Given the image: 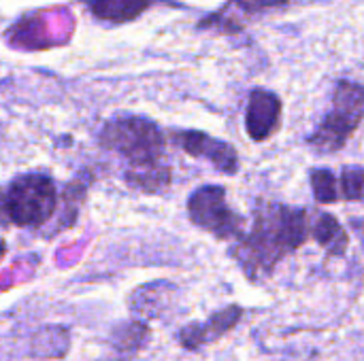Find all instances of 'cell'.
<instances>
[{
  "label": "cell",
  "instance_id": "11",
  "mask_svg": "<svg viewBox=\"0 0 364 361\" xmlns=\"http://www.w3.org/2000/svg\"><path fill=\"white\" fill-rule=\"evenodd\" d=\"M311 232H314V238L318 240V245L324 247L328 253H333V255H343L346 253L350 238H348V232L343 230V226L339 223V219L335 215L322 213L316 219Z\"/></svg>",
  "mask_w": 364,
  "mask_h": 361
},
{
  "label": "cell",
  "instance_id": "17",
  "mask_svg": "<svg viewBox=\"0 0 364 361\" xmlns=\"http://www.w3.org/2000/svg\"><path fill=\"white\" fill-rule=\"evenodd\" d=\"M232 2H235L239 9H243L245 13H258V11L284 6L288 0H232Z\"/></svg>",
  "mask_w": 364,
  "mask_h": 361
},
{
  "label": "cell",
  "instance_id": "4",
  "mask_svg": "<svg viewBox=\"0 0 364 361\" xmlns=\"http://www.w3.org/2000/svg\"><path fill=\"white\" fill-rule=\"evenodd\" d=\"M364 113V91L354 81H341L333 96V109L326 113L309 145L320 153L339 151L348 138L358 130Z\"/></svg>",
  "mask_w": 364,
  "mask_h": 361
},
{
  "label": "cell",
  "instance_id": "10",
  "mask_svg": "<svg viewBox=\"0 0 364 361\" xmlns=\"http://www.w3.org/2000/svg\"><path fill=\"white\" fill-rule=\"evenodd\" d=\"M173 294H175V287H171L166 283H151V285L136 289L130 304H132L134 313L151 319V317H160V313L168 306Z\"/></svg>",
  "mask_w": 364,
  "mask_h": 361
},
{
  "label": "cell",
  "instance_id": "7",
  "mask_svg": "<svg viewBox=\"0 0 364 361\" xmlns=\"http://www.w3.org/2000/svg\"><path fill=\"white\" fill-rule=\"evenodd\" d=\"M282 119V102L269 89H254L250 94V104L245 113V128L252 140L260 143L271 138Z\"/></svg>",
  "mask_w": 364,
  "mask_h": 361
},
{
  "label": "cell",
  "instance_id": "5",
  "mask_svg": "<svg viewBox=\"0 0 364 361\" xmlns=\"http://www.w3.org/2000/svg\"><path fill=\"white\" fill-rule=\"evenodd\" d=\"M188 215L192 223L220 240L243 236V219L226 202V189L220 185H203L188 198Z\"/></svg>",
  "mask_w": 364,
  "mask_h": 361
},
{
  "label": "cell",
  "instance_id": "12",
  "mask_svg": "<svg viewBox=\"0 0 364 361\" xmlns=\"http://www.w3.org/2000/svg\"><path fill=\"white\" fill-rule=\"evenodd\" d=\"M149 340V330L145 323L141 321H130V323H122L113 336H111V347L115 349L117 357L122 360H130L134 357L143 347L145 343Z\"/></svg>",
  "mask_w": 364,
  "mask_h": 361
},
{
  "label": "cell",
  "instance_id": "18",
  "mask_svg": "<svg viewBox=\"0 0 364 361\" xmlns=\"http://www.w3.org/2000/svg\"><path fill=\"white\" fill-rule=\"evenodd\" d=\"M4 253H6V245H4V240H0V260H2Z\"/></svg>",
  "mask_w": 364,
  "mask_h": 361
},
{
  "label": "cell",
  "instance_id": "2",
  "mask_svg": "<svg viewBox=\"0 0 364 361\" xmlns=\"http://www.w3.org/2000/svg\"><path fill=\"white\" fill-rule=\"evenodd\" d=\"M58 206L55 183L43 172L15 177L0 191V221L19 228H38L51 219Z\"/></svg>",
  "mask_w": 364,
  "mask_h": 361
},
{
  "label": "cell",
  "instance_id": "15",
  "mask_svg": "<svg viewBox=\"0 0 364 361\" xmlns=\"http://www.w3.org/2000/svg\"><path fill=\"white\" fill-rule=\"evenodd\" d=\"M363 168L360 166H350L343 170L341 174V191L343 198L350 202H358L363 200Z\"/></svg>",
  "mask_w": 364,
  "mask_h": 361
},
{
  "label": "cell",
  "instance_id": "13",
  "mask_svg": "<svg viewBox=\"0 0 364 361\" xmlns=\"http://www.w3.org/2000/svg\"><path fill=\"white\" fill-rule=\"evenodd\" d=\"M126 181L147 194L162 191L171 183V168L166 164L145 166V168H126Z\"/></svg>",
  "mask_w": 364,
  "mask_h": 361
},
{
  "label": "cell",
  "instance_id": "1",
  "mask_svg": "<svg viewBox=\"0 0 364 361\" xmlns=\"http://www.w3.org/2000/svg\"><path fill=\"white\" fill-rule=\"evenodd\" d=\"M309 234L307 211L286 204H260L254 213V228L247 236H239L241 245L235 251L243 270L269 274L275 264L296 251Z\"/></svg>",
  "mask_w": 364,
  "mask_h": 361
},
{
  "label": "cell",
  "instance_id": "6",
  "mask_svg": "<svg viewBox=\"0 0 364 361\" xmlns=\"http://www.w3.org/2000/svg\"><path fill=\"white\" fill-rule=\"evenodd\" d=\"M175 143L192 157H203L213 164L215 170L224 174H235L239 170V155L230 143L218 140L205 132L188 130L175 134Z\"/></svg>",
  "mask_w": 364,
  "mask_h": 361
},
{
  "label": "cell",
  "instance_id": "16",
  "mask_svg": "<svg viewBox=\"0 0 364 361\" xmlns=\"http://www.w3.org/2000/svg\"><path fill=\"white\" fill-rule=\"evenodd\" d=\"M36 338H38V340H45L43 345H34V351H36V353H41V355H51V357L64 355V351H60V349L55 347V340H68L66 330H62V328H47V330H43Z\"/></svg>",
  "mask_w": 364,
  "mask_h": 361
},
{
  "label": "cell",
  "instance_id": "14",
  "mask_svg": "<svg viewBox=\"0 0 364 361\" xmlns=\"http://www.w3.org/2000/svg\"><path fill=\"white\" fill-rule=\"evenodd\" d=\"M314 196L320 204H333L339 200V189H337V179L328 168H316L309 174Z\"/></svg>",
  "mask_w": 364,
  "mask_h": 361
},
{
  "label": "cell",
  "instance_id": "9",
  "mask_svg": "<svg viewBox=\"0 0 364 361\" xmlns=\"http://www.w3.org/2000/svg\"><path fill=\"white\" fill-rule=\"evenodd\" d=\"M85 2L98 19L124 23L139 17L156 0H85Z\"/></svg>",
  "mask_w": 364,
  "mask_h": 361
},
{
  "label": "cell",
  "instance_id": "8",
  "mask_svg": "<svg viewBox=\"0 0 364 361\" xmlns=\"http://www.w3.org/2000/svg\"><path fill=\"white\" fill-rule=\"evenodd\" d=\"M241 315H243L241 306H228V309L215 313L213 317H209L205 323H190L188 328H183L179 332V343L188 351H198L200 347L215 343L226 332H230L239 323Z\"/></svg>",
  "mask_w": 364,
  "mask_h": 361
},
{
  "label": "cell",
  "instance_id": "3",
  "mask_svg": "<svg viewBox=\"0 0 364 361\" xmlns=\"http://www.w3.org/2000/svg\"><path fill=\"white\" fill-rule=\"evenodd\" d=\"M100 145L126 157L128 168H145L164 164V136L160 128L136 115L115 117L105 123Z\"/></svg>",
  "mask_w": 364,
  "mask_h": 361
}]
</instances>
